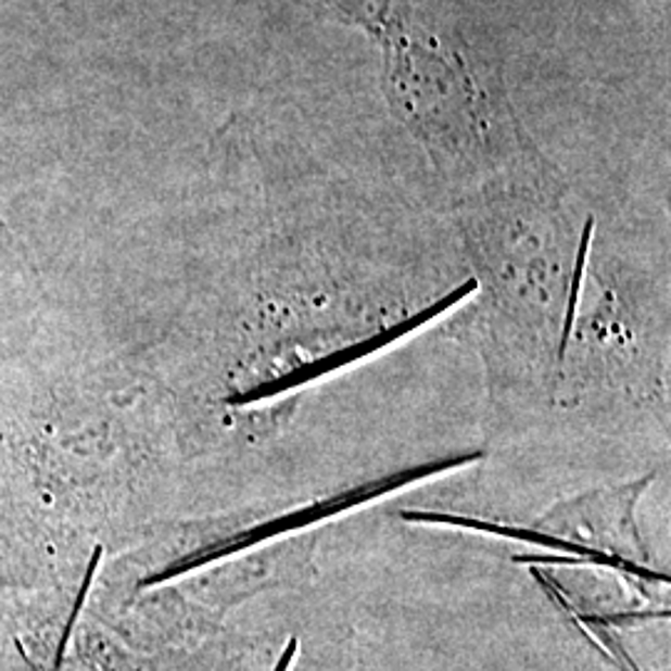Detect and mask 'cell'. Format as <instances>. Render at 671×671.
I'll return each mask as SVG.
<instances>
[{
  "instance_id": "3957f363",
  "label": "cell",
  "mask_w": 671,
  "mask_h": 671,
  "mask_svg": "<svg viewBox=\"0 0 671 671\" xmlns=\"http://www.w3.org/2000/svg\"><path fill=\"white\" fill-rule=\"evenodd\" d=\"M476 289H478V281H476V279H468L466 283H460L458 289H453L451 294H447L445 299L435 301L433 306H428L426 312L413 314L410 318H406V321H401V324H395V326H389V329L378 331L376 336H371V339L358 341V343H351V346H346V349L333 351V354H329V356L316 358V360H312V364H304V366L294 368V371L283 374V376H279V378H271V381H266V383L254 385L252 391L231 395L229 403H235V406H244V403H256V401L271 398V395L294 391V389H299V385H304V383H308V381H316V378H321V376H329V374H333V371H339V368L349 366V364H354V360H360V358L371 356V354H376V351H381V349L389 346V343L403 339V336L413 333L416 329H420V326H426L428 321H433L435 316L445 314L447 308L455 306V304H458V301H463L466 296H470Z\"/></svg>"
},
{
  "instance_id": "5b68a950",
  "label": "cell",
  "mask_w": 671,
  "mask_h": 671,
  "mask_svg": "<svg viewBox=\"0 0 671 671\" xmlns=\"http://www.w3.org/2000/svg\"><path fill=\"white\" fill-rule=\"evenodd\" d=\"M296 657H299V636H291V640L287 642V647H283L281 657L277 661V667H274V671H291Z\"/></svg>"
},
{
  "instance_id": "7a4b0ae2",
  "label": "cell",
  "mask_w": 671,
  "mask_h": 671,
  "mask_svg": "<svg viewBox=\"0 0 671 671\" xmlns=\"http://www.w3.org/2000/svg\"><path fill=\"white\" fill-rule=\"evenodd\" d=\"M398 518L406 522H418V524H447V528H466V530L485 532V535L518 540V542H528V545L557 549L559 553V555H515L512 562H518V565H567V567L595 565V567H607V570H615L619 574H626V578H634L642 582H654V584L671 582L669 574L654 572L649 570V567L636 565L634 559L624 557L622 553H615V549H597V547L582 545V542L547 535V532H542V530L515 528V524L488 522V520L468 518V515L433 512V510H403L398 512Z\"/></svg>"
},
{
  "instance_id": "277c9868",
  "label": "cell",
  "mask_w": 671,
  "mask_h": 671,
  "mask_svg": "<svg viewBox=\"0 0 671 671\" xmlns=\"http://www.w3.org/2000/svg\"><path fill=\"white\" fill-rule=\"evenodd\" d=\"M592 235H595V219H587V227H584L580 246H578V262H574V277H572V287H570V301H567V316H565V324H562V336H559V343H557V364L559 366H562V360L567 356V346H570L574 316H578V304H580L582 281H584V264H587Z\"/></svg>"
},
{
  "instance_id": "6da1fadb",
  "label": "cell",
  "mask_w": 671,
  "mask_h": 671,
  "mask_svg": "<svg viewBox=\"0 0 671 671\" xmlns=\"http://www.w3.org/2000/svg\"><path fill=\"white\" fill-rule=\"evenodd\" d=\"M483 458H485L483 451H472V453H466V455H453V458H445V460L423 463V466L406 468V470H401V472H393V476L371 480V483H366V485L351 488V490H346V493L326 497V501H318L314 505L299 507V510H291L287 515H279V518H274L269 522L256 524V528L246 530V532H242V535L231 537L227 542H219L217 547H212V549H206V553H202V555L187 559V562L177 565L175 570H169L167 574H160V578H154L150 582H165L169 578H175V574L197 570V567H202L204 562H212V559L244 553V549L259 545V542H269L274 537L291 535V532H296L301 528H308V524H316V522H321V520H331V518H336V515L354 510V507H358V505H366V503H371V501H378V497H383V495L398 493L401 488L418 483V480L441 476V472H453V470H458V468L472 466V463H478V460H483Z\"/></svg>"
}]
</instances>
